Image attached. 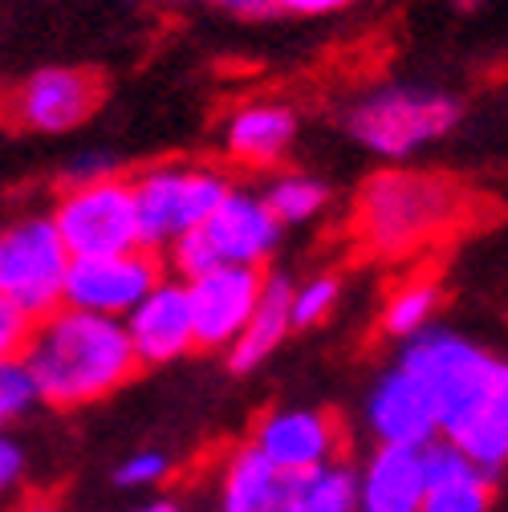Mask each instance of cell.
Wrapping results in <instances>:
<instances>
[{
	"label": "cell",
	"mask_w": 508,
	"mask_h": 512,
	"mask_svg": "<svg viewBox=\"0 0 508 512\" xmlns=\"http://www.w3.org/2000/svg\"><path fill=\"white\" fill-rule=\"evenodd\" d=\"M208 248L216 252L220 265H236V269H261L281 244V224L269 212V204L261 200V191L248 187H232L220 200V208L200 224Z\"/></svg>",
	"instance_id": "4fadbf2b"
},
{
	"label": "cell",
	"mask_w": 508,
	"mask_h": 512,
	"mask_svg": "<svg viewBox=\"0 0 508 512\" xmlns=\"http://www.w3.org/2000/svg\"><path fill=\"white\" fill-rule=\"evenodd\" d=\"M167 252H171V269L179 273V281H196V277H204V273L220 269L216 252L208 248V240H204V232H200V228L175 236V240L167 244Z\"/></svg>",
	"instance_id": "d4e9b609"
},
{
	"label": "cell",
	"mask_w": 508,
	"mask_h": 512,
	"mask_svg": "<svg viewBox=\"0 0 508 512\" xmlns=\"http://www.w3.org/2000/svg\"><path fill=\"white\" fill-rule=\"evenodd\" d=\"M468 216V191L439 171L387 167L362 183L354 200V236L374 256H407L435 244Z\"/></svg>",
	"instance_id": "3957f363"
},
{
	"label": "cell",
	"mask_w": 508,
	"mask_h": 512,
	"mask_svg": "<svg viewBox=\"0 0 508 512\" xmlns=\"http://www.w3.org/2000/svg\"><path fill=\"white\" fill-rule=\"evenodd\" d=\"M106 175H118V171H114V163H110V155L90 151V155H82V159H74V163L66 167V187L98 183V179H106Z\"/></svg>",
	"instance_id": "f1b7e54d"
},
{
	"label": "cell",
	"mask_w": 508,
	"mask_h": 512,
	"mask_svg": "<svg viewBox=\"0 0 508 512\" xmlns=\"http://www.w3.org/2000/svg\"><path fill=\"white\" fill-rule=\"evenodd\" d=\"M399 366L431 395L439 439L496 480L508 468V358L456 330L431 326L403 342Z\"/></svg>",
	"instance_id": "6da1fadb"
},
{
	"label": "cell",
	"mask_w": 508,
	"mask_h": 512,
	"mask_svg": "<svg viewBox=\"0 0 508 512\" xmlns=\"http://www.w3.org/2000/svg\"><path fill=\"white\" fill-rule=\"evenodd\" d=\"M25 447L9 435V431H0V496H13L25 480Z\"/></svg>",
	"instance_id": "83f0119b"
},
{
	"label": "cell",
	"mask_w": 508,
	"mask_h": 512,
	"mask_svg": "<svg viewBox=\"0 0 508 512\" xmlns=\"http://www.w3.org/2000/svg\"><path fill=\"white\" fill-rule=\"evenodd\" d=\"M273 13H285V17H330V13H342L354 0H269Z\"/></svg>",
	"instance_id": "f546056e"
},
{
	"label": "cell",
	"mask_w": 508,
	"mask_h": 512,
	"mask_svg": "<svg viewBox=\"0 0 508 512\" xmlns=\"http://www.w3.org/2000/svg\"><path fill=\"white\" fill-rule=\"evenodd\" d=\"M460 122V102L443 90H423V86H383L362 94L346 110V131L350 139L387 159L403 163L415 151L439 143Z\"/></svg>",
	"instance_id": "277c9868"
},
{
	"label": "cell",
	"mask_w": 508,
	"mask_h": 512,
	"mask_svg": "<svg viewBox=\"0 0 508 512\" xmlns=\"http://www.w3.org/2000/svg\"><path fill=\"white\" fill-rule=\"evenodd\" d=\"M41 403L37 382L25 366V358H0V431H9L17 419H25Z\"/></svg>",
	"instance_id": "cb8c5ba5"
},
{
	"label": "cell",
	"mask_w": 508,
	"mask_h": 512,
	"mask_svg": "<svg viewBox=\"0 0 508 512\" xmlns=\"http://www.w3.org/2000/svg\"><path fill=\"white\" fill-rule=\"evenodd\" d=\"M21 512H61L57 504H45V500H37V504H29V508H21Z\"/></svg>",
	"instance_id": "d6a6232c"
},
{
	"label": "cell",
	"mask_w": 508,
	"mask_h": 512,
	"mask_svg": "<svg viewBox=\"0 0 508 512\" xmlns=\"http://www.w3.org/2000/svg\"><path fill=\"white\" fill-rule=\"evenodd\" d=\"M423 508L419 512H488L492 476H484L460 447L435 439L423 447Z\"/></svg>",
	"instance_id": "2e32d148"
},
{
	"label": "cell",
	"mask_w": 508,
	"mask_h": 512,
	"mask_svg": "<svg viewBox=\"0 0 508 512\" xmlns=\"http://www.w3.org/2000/svg\"><path fill=\"white\" fill-rule=\"evenodd\" d=\"M338 301H342V281L334 273H317V277L293 285V297H289V326H293V334L322 326L326 317L338 309Z\"/></svg>",
	"instance_id": "603a6c76"
},
{
	"label": "cell",
	"mask_w": 508,
	"mask_h": 512,
	"mask_svg": "<svg viewBox=\"0 0 508 512\" xmlns=\"http://www.w3.org/2000/svg\"><path fill=\"white\" fill-rule=\"evenodd\" d=\"M460 5H480V0H460Z\"/></svg>",
	"instance_id": "836d02e7"
},
{
	"label": "cell",
	"mask_w": 508,
	"mask_h": 512,
	"mask_svg": "<svg viewBox=\"0 0 508 512\" xmlns=\"http://www.w3.org/2000/svg\"><path fill=\"white\" fill-rule=\"evenodd\" d=\"M212 5H220L228 17H240V21L273 17V5H269V0H212Z\"/></svg>",
	"instance_id": "4dcf8cb0"
},
{
	"label": "cell",
	"mask_w": 508,
	"mask_h": 512,
	"mask_svg": "<svg viewBox=\"0 0 508 512\" xmlns=\"http://www.w3.org/2000/svg\"><path fill=\"white\" fill-rule=\"evenodd\" d=\"M21 358L37 382L41 403L61 411L122 391L139 370L118 317L82 313L70 305H57L41 322H33Z\"/></svg>",
	"instance_id": "7a4b0ae2"
},
{
	"label": "cell",
	"mask_w": 508,
	"mask_h": 512,
	"mask_svg": "<svg viewBox=\"0 0 508 512\" xmlns=\"http://www.w3.org/2000/svg\"><path fill=\"white\" fill-rule=\"evenodd\" d=\"M297 131H301V118L289 102L257 98V102H244L228 114L220 139H224L228 163L248 167V171H273L293 151Z\"/></svg>",
	"instance_id": "9a60e30c"
},
{
	"label": "cell",
	"mask_w": 508,
	"mask_h": 512,
	"mask_svg": "<svg viewBox=\"0 0 508 512\" xmlns=\"http://www.w3.org/2000/svg\"><path fill=\"white\" fill-rule=\"evenodd\" d=\"M285 476L252 443L236 447L220 472L216 512H281Z\"/></svg>",
	"instance_id": "d6986e66"
},
{
	"label": "cell",
	"mask_w": 508,
	"mask_h": 512,
	"mask_svg": "<svg viewBox=\"0 0 508 512\" xmlns=\"http://www.w3.org/2000/svg\"><path fill=\"white\" fill-rule=\"evenodd\" d=\"M423 456L415 447H374L358 468V512H419Z\"/></svg>",
	"instance_id": "e0dca14e"
},
{
	"label": "cell",
	"mask_w": 508,
	"mask_h": 512,
	"mask_svg": "<svg viewBox=\"0 0 508 512\" xmlns=\"http://www.w3.org/2000/svg\"><path fill=\"white\" fill-rule=\"evenodd\" d=\"M439 305H443V293H439V285L431 277L403 281L387 297L383 317H378V330H383L387 338H395V342H407V338H415V334H423V330L435 326Z\"/></svg>",
	"instance_id": "7402d4cb"
},
{
	"label": "cell",
	"mask_w": 508,
	"mask_h": 512,
	"mask_svg": "<svg viewBox=\"0 0 508 512\" xmlns=\"http://www.w3.org/2000/svg\"><path fill=\"white\" fill-rule=\"evenodd\" d=\"M106 82L86 66H45L13 82L0 98V118L25 135H70L98 114Z\"/></svg>",
	"instance_id": "ba28073f"
},
{
	"label": "cell",
	"mask_w": 508,
	"mask_h": 512,
	"mask_svg": "<svg viewBox=\"0 0 508 512\" xmlns=\"http://www.w3.org/2000/svg\"><path fill=\"white\" fill-rule=\"evenodd\" d=\"M135 512H187L179 500H147V504H139Z\"/></svg>",
	"instance_id": "1f68e13d"
},
{
	"label": "cell",
	"mask_w": 508,
	"mask_h": 512,
	"mask_svg": "<svg viewBox=\"0 0 508 512\" xmlns=\"http://www.w3.org/2000/svg\"><path fill=\"white\" fill-rule=\"evenodd\" d=\"M167 472H171V460L163 452H155V447H147V452H135L131 460L118 464L114 484L118 488H155L167 480Z\"/></svg>",
	"instance_id": "484cf974"
},
{
	"label": "cell",
	"mask_w": 508,
	"mask_h": 512,
	"mask_svg": "<svg viewBox=\"0 0 508 512\" xmlns=\"http://www.w3.org/2000/svg\"><path fill=\"white\" fill-rule=\"evenodd\" d=\"M159 281H163V269L151 248L114 252V256H78L66 269L61 305L122 322Z\"/></svg>",
	"instance_id": "9c48e42d"
},
{
	"label": "cell",
	"mask_w": 508,
	"mask_h": 512,
	"mask_svg": "<svg viewBox=\"0 0 508 512\" xmlns=\"http://www.w3.org/2000/svg\"><path fill=\"white\" fill-rule=\"evenodd\" d=\"M49 220H53L61 244H66L70 261H78V256H114V252L143 248L135 191H131V179H122V175H106V179L82 183V187H61Z\"/></svg>",
	"instance_id": "8992f818"
},
{
	"label": "cell",
	"mask_w": 508,
	"mask_h": 512,
	"mask_svg": "<svg viewBox=\"0 0 508 512\" xmlns=\"http://www.w3.org/2000/svg\"><path fill=\"white\" fill-rule=\"evenodd\" d=\"M261 200L269 204V212L277 216L281 228H297V224H309V220H317V216L326 212L330 187L317 179V175L285 171V175H273L261 187Z\"/></svg>",
	"instance_id": "44dd1931"
},
{
	"label": "cell",
	"mask_w": 508,
	"mask_h": 512,
	"mask_svg": "<svg viewBox=\"0 0 508 512\" xmlns=\"http://www.w3.org/2000/svg\"><path fill=\"white\" fill-rule=\"evenodd\" d=\"M70 252L49 216H21L0 228V297L13 301L29 322L61 305Z\"/></svg>",
	"instance_id": "52a82bcc"
},
{
	"label": "cell",
	"mask_w": 508,
	"mask_h": 512,
	"mask_svg": "<svg viewBox=\"0 0 508 512\" xmlns=\"http://www.w3.org/2000/svg\"><path fill=\"white\" fill-rule=\"evenodd\" d=\"M252 447L281 472V476H301L313 472L322 464L338 460V423L326 411H313V407H281L269 411L257 431H252Z\"/></svg>",
	"instance_id": "7c38bea8"
},
{
	"label": "cell",
	"mask_w": 508,
	"mask_h": 512,
	"mask_svg": "<svg viewBox=\"0 0 508 512\" xmlns=\"http://www.w3.org/2000/svg\"><path fill=\"white\" fill-rule=\"evenodd\" d=\"M362 423L378 447H415V452H423L427 443L439 439L431 395L399 362L370 382V391L362 399Z\"/></svg>",
	"instance_id": "8fae6325"
},
{
	"label": "cell",
	"mask_w": 508,
	"mask_h": 512,
	"mask_svg": "<svg viewBox=\"0 0 508 512\" xmlns=\"http://www.w3.org/2000/svg\"><path fill=\"white\" fill-rule=\"evenodd\" d=\"M289 297H293V281L289 277H281V273L265 277L257 309H252L244 334L228 350V366L236 374H252L257 366H265L281 350V342L293 334V326H289Z\"/></svg>",
	"instance_id": "ac0fdd59"
},
{
	"label": "cell",
	"mask_w": 508,
	"mask_h": 512,
	"mask_svg": "<svg viewBox=\"0 0 508 512\" xmlns=\"http://www.w3.org/2000/svg\"><path fill=\"white\" fill-rule=\"evenodd\" d=\"M281 512H358V468L334 460L301 476H285Z\"/></svg>",
	"instance_id": "ffe728a7"
},
{
	"label": "cell",
	"mask_w": 508,
	"mask_h": 512,
	"mask_svg": "<svg viewBox=\"0 0 508 512\" xmlns=\"http://www.w3.org/2000/svg\"><path fill=\"white\" fill-rule=\"evenodd\" d=\"M122 330L131 338L139 366H171L196 350L192 305H187L183 281H159L131 313L122 317Z\"/></svg>",
	"instance_id": "5bb4252c"
},
{
	"label": "cell",
	"mask_w": 508,
	"mask_h": 512,
	"mask_svg": "<svg viewBox=\"0 0 508 512\" xmlns=\"http://www.w3.org/2000/svg\"><path fill=\"white\" fill-rule=\"evenodd\" d=\"M236 183L216 163H155L131 179L143 248H167L175 236L200 228Z\"/></svg>",
	"instance_id": "5b68a950"
},
{
	"label": "cell",
	"mask_w": 508,
	"mask_h": 512,
	"mask_svg": "<svg viewBox=\"0 0 508 512\" xmlns=\"http://www.w3.org/2000/svg\"><path fill=\"white\" fill-rule=\"evenodd\" d=\"M29 330H33L29 317L13 301L0 297V358H17L29 342Z\"/></svg>",
	"instance_id": "4316f807"
},
{
	"label": "cell",
	"mask_w": 508,
	"mask_h": 512,
	"mask_svg": "<svg viewBox=\"0 0 508 512\" xmlns=\"http://www.w3.org/2000/svg\"><path fill=\"white\" fill-rule=\"evenodd\" d=\"M261 285V269L236 265H220L196 281H183L187 305H192L196 350H232V342L244 334L252 309L261 301Z\"/></svg>",
	"instance_id": "30bf717a"
}]
</instances>
